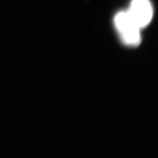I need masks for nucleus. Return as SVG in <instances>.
<instances>
[{
	"label": "nucleus",
	"instance_id": "nucleus-1",
	"mask_svg": "<svg viewBox=\"0 0 158 158\" xmlns=\"http://www.w3.org/2000/svg\"><path fill=\"white\" fill-rule=\"evenodd\" d=\"M114 22L123 41L126 44L135 46L140 42V28L133 21L128 11L117 13Z\"/></svg>",
	"mask_w": 158,
	"mask_h": 158
},
{
	"label": "nucleus",
	"instance_id": "nucleus-2",
	"mask_svg": "<svg viewBox=\"0 0 158 158\" xmlns=\"http://www.w3.org/2000/svg\"><path fill=\"white\" fill-rule=\"evenodd\" d=\"M128 12L140 28L147 26L153 15V9L149 0H132Z\"/></svg>",
	"mask_w": 158,
	"mask_h": 158
}]
</instances>
